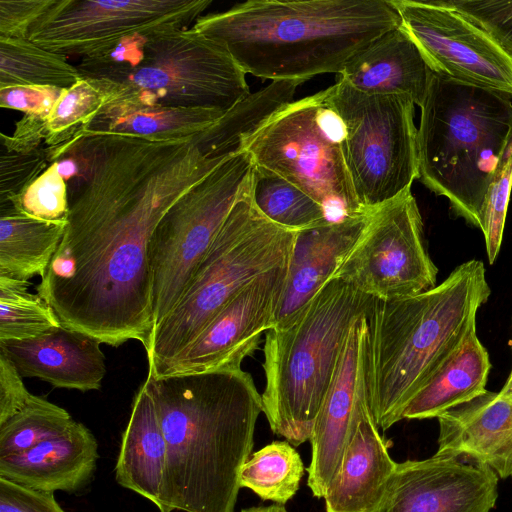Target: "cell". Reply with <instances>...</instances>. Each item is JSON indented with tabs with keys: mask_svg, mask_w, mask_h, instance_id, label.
<instances>
[{
	"mask_svg": "<svg viewBox=\"0 0 512 512\" xmlns=\"http://www.w3.org/2000/svg\"><path fill=\"white\" fill-rule=\"evenodd\" d=\"M55 0H0V36L28 38L32 26Z\"/></svg>",
	"mask_w": 512,
	"mask_h": 512,
	"instance_id": "cell-38",
	"label": "cell"
},
{
	"mask_svg": "<svg viewBox=\"0 0 512 512\" xmlns=\"http://www.w3.org/2000/svg\"><path fill=\"white\" fill-rule=\"evenodd\" d=\"M372 302L331 278L286 324L266 331L263 413L273 433L294 447L310 439L349 327Z\"/></svg>",
	"mask_w": 512,
	"mask_h": 512,
	"instance_id": "cell-7",
	"label": "cell"
},
{
	"mask_svg": "<svg viewBox=\"0 0 512 512\" xmlns=\"http://www.w3.org/2000/svg\"><path fill=\"white\" fill-rule=\"evenodd\" d=\"M419 49L401 25L371 42L338 75L370 95H401L421 106L430 74Z\"/></svg>",
	"mask_w": 512,
	"mask_h": 512,
	"instance_id": "cell-23",
	"label": "cell"
},
{
	"mask_svg": "<svg viewBox=\"0 0 512 512\" xmlns=\"http://www.w3.org/2000/svg\"><path fill=\"white\" fill-rule=\"evenodd\" d=\"M511 348H512V340H511ZM510 380H512V367H511V371H510L509 376L506 381H510Z\"/></svg>",
	"mask_w": 512,
	"mask_h": 512,
	"instance_id": "cell-44",
	"label": "cell"
},
{
	"mask_svg": "<svg viewBox=\"0 0 512 512\" xmlns=\"http://www.w3.org/2000/svg\"><path fill=\"white\" fill-rule=\"evenodd\" d=\"M393 3L432 72L512 96V57L481 26L445 0Z\"/></svg>",
	"mask_w": 512,
	"mask_h": 512,
	"instance_id": "cell-14",
	"label": "cell"
},
{
	"mask_svg": "<svg viewBox=\"0 0 512 512\" xmlns=\"http://www.w3.org/2000/svg\"><path fill=\"white\" fill-rule=\"evenodd\" d=\"M252 168L246 151L230 157L183 194L157 224L148 245L154 327L182 298Z\"/></svg>",
	"mask_w": 512,
	"mask_h": 512,
	"instance_id": "cell-11",
	"label": "cell"
},
{
	"mask_svg": "<svg viewBox=\"0 0 512 512\" xmlns=\"http://www.w3.org/2000/svg\"><path fill=\"white\" fill-rule=\"evenodd\" d=\"M251 197L256 208L273 223L301 231L329 222L326 210L306 192L278 174L253 164Z\"/></svg>",
	"mask_w": 512,
	"mask_h": 512,
	"instance_id": "cell-29",
	"label": "cell"
},
{
	"mask_svg": "<svg viewBox=\"0 0 512 512\" xmlns=\"http://www.w3.org/2000/svg\"><path fill=\"white\" fill-rule=\"evenodd\" d=\"M98 443L74 421L61 435L19 454L0 458V477L31 489L74 493L85 487L97 467Z\"/></svg>",
	"mask_w": 512,
	"mask_h": 512,
	"instance_id": "cell-21",
	"label": "cell"
},
{
	"mask_svg": "<svg viewBox=\"0 0 512 512\" xmlns=\"http://www.w3.org/2000/svg\"><path fill=\"white\" fill-rule=\"evenodd\" d=\"M437 275L410 189L371 210L363 231L338 261L331 278L386 300L430 290L437 285Z\"/></svg>",
	"mask_w": 512,
	"mask_h": 512,
	"instance_id": "cell-12",
	"label": "cell"
},
{
	"mask_svg": "<svg viewBox=\"0 0 512 512\" xmlns=\"http://www.w3.org/2000/svg\"><path fill=\"white\" fill-rule=\"evenodd\" d=\"M212 0H55L29 31L38 46L81 59L103 55L125 38L187 28Z\"/></svg>",
	"mask_w": 512,
	"mask_h": 512,
	"instance_id": "cell-13",
	"label": "cell"
},
{
	"mask_svg": "<svg viewBox=\"0 0 512 512\" xmlns=\"http://www.w3.org/2000/svg\"><path fill=\"white\" fill-rule=\"evenodd\" d=\"M297 233L256 208L249 177L182 298L153 328L145 349L148 375L161 376L232 298L258 276L289 262Z\"/></svg>",
	"mask_w": 512,
	"mask_h": 512,
	"instance_id": "cell-8",
	"label": "cell"
},
{
	"mask_svg": "<svg viewBox=\"0 0 512 512\" xmlns=\"http://www.w3.org/2000/svg\"><path fill=\"white\" fill-rule=\"evenodd\" d=\"M481 26L512 57V1L445 0Z\"/></svg>",
	"mask_w": 512,
	"mask_h": 512,
	"instance_id": "cell-37",
	"label": "cell"
},
{
	"mask_svg": "<svg viewBox=\"0 0 512 512\" xmlns=\"http://www.w3.org/2000/svg\"><path fill=\"white\" fill-rule=\"evenodd\" d=\"M300 454L288 441H273L251 454L240 470V487L262 500L286 504L297 493L304 475Z\"/></svg>",
	"mask_w": 512,
	"mask_h": 512,
	"instance_id": "cell-30",
	"label": "cell"
},
{
	"mask_svg": "<svg viewBox=\"0 0 512 512\" xmlns=\"http://www.w3.org/2000/svg\"><path fill=\"white\" fill-rule=\"evenodd\" d=\"M29 281L0 277V342L36 337L61 326L52 307L28 291Z\"/></svg>",
	"mask_w": 512,
	"mask_h": 512,
	"instance_id": "cell-31",
	"label": "cell"
},
{
	"mask_svg": "<svg viewBox=\"0 0 512 512\" xmlns=\"http://www.w3.org/2000/svg\"><path fill=\"white\" fill-rule=\"evenodd\" d=\"M420 108L418 179L481 230L485 196L512 133V96L430 71Z\"/></svg>",
	"mask_w": 512,
	"mask_h": 512,
	"instance_id": "cell-5",
	"label": "cell"
},
{
	"mask_svg": "<svg viewBox=\"0 0 512 512\" xmlns=\"http://www.w3.org/2000/svg\"><path fill=\"white\" fill-rule=\"evenodd\" d=\"M66 225L32 218L13 207L0 208V277L43 278Z\"/></svg>",
	"mask_w": 512,
	"mask_h": 512,
	"instance_id": "cell-27",
	"label": "cell"
},
{
	"mask_svg": "<svg viewBox=\"0 0 512 512\" xmlns=\"http://www.w3.org/2000/svg\"><path fill=\"white\" fill-rule=\"evenodd\" d=\"M491 369L488 351L476 327L405 408L403 419L438 418L486 391Z\"/></svg>",
	"mask_w": 512,
	"mask_h": 512,
	"instance_id": "cell-25",
	"label": "cell"
},
{
	"mask_svg": "<svg viewBox=\"0 0 512 512\" xmlns=\"http://www.w3.org/2000/svg\"><path fill=\"white\" fill-rule=\"evenodd\" d=\"M490 294L484 263L473 259L425 292L373 298L367 315L368 393L379 430L403 419L409 402L476 327Z\"/></svg>",
	"mask_w": 512,
	"mask_h": 512,
	"instance_id": "cell-4",
	"label": "cell"
},
{
	"mask_svg": "<svg viewBox=\"0 0 512 512\" xmlns=\"http://www.w3.org/2000/svg\"><path fill=\"white\" fill-rule=\"evenodd\" d=\"M498 477L486 466L434 454L397 463L375 512H490Z\"/></svg>",
	"mask_w": 512,
	"mask_h": 512,
	"instance_id": "cell-17",
	"label": "cell"
},
{
	"mask_svg": "<svg viewBox=\"0 0 512 512\" xmlns=\"http://www.w3.org/2000/svg\"><path fill=\"white\" fill-rule=\"evenodd\" d=\"M97 339L63 325L36 337L0 342L22 377H37L58 388L99 390L106 374Z\"/></svg>",
	"mask_w": 512,
	"mask_h": 512,
	"instance_id": "cell-19",
	"label": "cell"
},
{
	"mask_svg": "<svg viewBox=\"0 0 512 512\" xmlns=\"http://www.w3.org/2000/svg\"><path fill=\"white\" fill-rule=\"evenodd\" d=\"M436 454L486 466L498 479L512 477V380L486 390L438 418Z\"/></svg>",
	"mask_w": 512,
	"mask_h": 512,
	"instance_id": "cell-18",
	"label": "cell"
},
{
	"mask_svg": "<svg viewBox=\"0 0 512 512\" xmlns=\"http://www.w3.org/2000/svg\"><path fill=\"white\" fill-rule=\"evenodd\" d=\"M240 512H288L284 505L273 504L270 506H257L242 509Z\"/></svg>",
	"mask_w": 512,
	"mask_h": 512,
	"instance_id": "cell-43",
	"label": "cell"
},
{
	"mask_svg": "<svg viewBox=\"0 0 512 512\" xmlns=\"http://www.w3.org/2000/svg\"><path fill=\"white\" fill-rule=\"evenodd\" d=\"M289 262L258 276L232 298L161 376L241 367L271 327L285 289Z\"/></svg>",
	"mask_w": 512,
	"mask_h": 512,
	"instance_id": "cell-15",
	"label": "cell"
},
{
	"mask_svg": "<svg viewBox=\"0 0 512 512\" xmlns=\"http://www.w3.org/2000/svg\"><path fill=\"white\" fill-rule=\"evenodd\" d=\"M52 164V150L40 146L30 151H1L0 207L11 204Z\"/></svg>",
	"mask_w": 512,
	"mask_h": 512,
	"instance_id": "cell-36",
	"label": "cell"
},
{
	"mask_svg": "<svg viewBox=\"0 0 512 512\" xmlns=\"http://www.w3.org/2000/svg\"><path fill=\"white\" fill-rule=\"evenodd\" d=\"M33 396L14 364L0 353V425L24 409Z\"/></svg>",
	"mask_w": 512,
	"mask_h": 512,
	"instance_id": "cell-41",
	"label": "cell"
},
{
	"mask_svg": "<svg viewBox=\"0 0 512 512\" xmlns=\"http://www.w3.org/2000/svg\"><path fill=\"white\" fill-rule=\"evenodd\" d=\"M68 184L63 239L36 287L61 324L146 349L154 327L148 245L169 208L229 159L204 131L150 141L79 135L58 148Z\"/></svg>",
	"mask_w": 512,
	"mask_h": 512,
	"instance_id": "cell-1",
	"label": "cell"
},
{
	"mask_svg": "<svg viewBox=\"0 0 512 512\" xmlns=\"http://www.w3.org/2000/svg\"><path fill=\"white\" fill-rule=\"evenodd\" d=\"M106 105V97L84 78L63 89L45 124L44 144L56 148L80 135Z\"/></svg>",
	"mask_w": 512,
	"mask_h": 512,
	"instance_id": "cell-33",
	"label": "cell"
},
{
	"mask_svg": "<svg viewBox=\"0 0 512 512\" xmlns=\"http://www.w3.org/2000/svg\"><path fill=\"white\" fill-rule=\"evenodd\" d=\"M511 189L512 133L494 171L482 208L481 231L490 264L496 261L501 249Z\"/></svg>",
	"mask_w": 512,
	"mask_h": 512,
	"instance_id": "cell-34",
	"label": "cell"
},
{
	"mask_svg": "<svg viewBox=\"0 0 512 512\" xmlns=\"http://www.w3.org/2000/svg\"><path fill=\"white\" fill-rule=\"evenodd\" d=\"M369 410L368 321L363 315L349 327L309 439L307 485L315 497L324 498L360 419Z\"/></svg>",
	"mask_w": 512,
	"mask_h": 512,
	"instance_id": "cell-16",
	"label": "cell"
},
{
	"mask_svg": "<svg viewBox=\"0 0 512 512\" xmlns=\"http://www.w3.org/2000/svg\"><path fill=\"white\" fill-rule=\"evenodd\" d=\"M370 212L298 231L285 289L271 327H281L331 279L338 261L354 245Z\"/></svg>",
	"mask_w": 512,
	"mask_h": 512,
	"instance_id": "cell-20",
	"label": "cell"
},
{
	"mask_svg": "<svg viewBox=\"0 0 512 512\" xmlns=\"http://www.w3.org/2000/svg\"><path fill=\"white\" fill-rule=\"evenodd\" d=\"M46 119L25 115L16 123L13 134H0L1 147L8 151H30L41 146L45 140Z\"/></svg>",
	"mask_w": 512,
	"mask_h": 512,
	"instance_id": "cell-42",
	"label": "cell"
},
{
	"mask_svg": "<svg viewBox=\"0 0 512 512\" xmlns=\"http://www.w3.org/2000/svg\"><path fill=\"white\" fill-rule=\"evenodd\" d=\"M391 442L376 426L371 410L360 419L325 496L326 512H375L382 502L397 463Z\"/></svg>",
	"mask_w": 512,
	"mask_h": 512,
	"instance_id": "cell-22",
	"label": "cell"
},
{
	"mask_svg": "<svg viewBox=\"0 0 512 512\" xmlns=\"http://www.w3.org/2000/svg\"><path fill=\"white\" fill-rule=\"evenodd\" d=\"M327 93L343 125L346 164L361 206L370 211L410 190L418 179L415 103L366 94L340 79Z\"/></svg>",
	"mask_w": 512,
	"mask_h": 512,
	"instance_id": "cell-10",
	"label": "cell"
},
{
	"mask_svg": "<svg viewBox=\"0 0 512 512\" xmlns=\"http://www.w3.org/2000/svg\"><path fill=\"white\" fill-rule=\"evenodd\" d=\"M342 122L327 89L285 105L245 142L253 164L298 186L329 221L367 213L358 201L344 154ZM371 211V210H370Z\"/></svg>",
	"mask_w": 512,
	"mask_h": 512,
	"instance_id": "cell-9",
	"label": "cell"
},
{
	"mask_svg": "<svg viewBox=\"0 0 512 512\" xmlns=\"http://www.w3.org/2000/svg\"><path fill=\"white\" fill-rule=\"evenodd\" d=\"M0 512H65L54 493L21 486L0 477Z\"/></svg>",
	"mask_w": 512,
	"mask_h": 512,
	"instance_id": "cell-40",
	"label": "cell"
},
{
	"mask_svg": "<svg viewBox=\"0 0 512 512\" xmlns=\"http://www.w3.org/2000/svg\"><path fill=\"white\" fill-rule=\"evenodd\" d=\"M62 90L49 86H11L1 88L0 106L47 120Z\"/></svg>",
	"mask_w": 512,
	"mask_h": 512,
	"instance_id": "cell-39",
	"label": "cell"
},
{
	"mask_svg": "<svg viewBox=\"0 0 512 512\" xmlns=\"http://www.w3.org/2000/svg\"><path fill=\"white\" fill-rule=\"evenodd\" d=\"M66 57L44 49L28 38L0 36V89L11 86H49L66 89L81 79Z\"/></svg>",
	"mask_w": 512,
	"mask_h": 512,
	"instance_id": "cell-28",
	"label": "cell"
},
{
	"mask_svg": "<svg viewBox=\"0 0 512 512\" xmlns=\"http://www.w3.org/2000/svg\"><path fill=\"white\" fill-rule=\"evenodd\" d=\"M20 212L47 222L67 223L68 184L57 162L52 163L22 194L9 205Z\"/></svg>",
	"mask_w": 512,
	"mask_h": 512,
	"instance_id": "cell-35",
	"label": "cell"
},
{
	"mask_svg": "<svg viewBox=\"0 0 512 512\" xmlns=\"http://www.w3.org/2000/svg\"><path fill=\"white\" fill-rule=\"evenodd\" d=\"M226 113L116 101L105 105L80 135L123 134L150 141L185 139L206 131Z\"/></svg>",
	"mask_w": 512,
	"mask_h": 512,
	"instance_id": "cell-26",
	"label": "cell"
},
{
	"mask_svg": "<svg viewBox=\"0 0 512 512\" xmlns=\"http://www.w3.org/2000/svg\"><path fill=\"white\" fill-rule=\"evenodd\" d=\"M73 422L64 408L34 395L24 409L0 425V458L22 453L59 436Z\"/></svg>",
	"mask_w": 512,
	"mask_h": 512,
	"instance_id": "cell-32",
	"label": "cell"
},
{
	"mask_svg": "<svg viewBox=\"0 0 512 512\" xmlns=\"http://www.w3.org/2000/svg\"><path fill=\"white\" fill-rule=\"evenodd\" d=\"M77 68L103 92L106 105L121 101L228 112L251 93L227 48L193 28L133 35L96 59L81 60Z\"/></svg>",
	"mask_w": 512,
	"mask_h": 512,
	"instance_id": "cell-6",
	"label": "cell"
},
{
	"mask_svg": "<svg viewBox=\"0 0 512 512\" xmlns=\"http://www.w3.org/2000/svg\"><path fill=\"white\" fill-rule=\"evenodd\" d=\"M163 431L167 458L160 512H234L240 470L252 454L263 412L241 367L170 374L144 382Z\"/></svg>",
	"mask_w": 512,
	"mask_h": 512,
	"instance_id": "cell-2",
	"label": "cell"
},
{
	"mask_svg": "<svg viewBox=\"0 0 512 512\" xmlns=\"http://www.w3.org/2000/svg\"><path fill=\"white\" fill-rule=\"evenodd\" d=\"M167 446L158 415L142 385L134 397L115 466L117 482L156 507L164 481Z\"/></svg>",
	"mask_w": 512,
	"mask_h": 512,
	"instance_id": "cell-24",
	"label": "cell"
},
{
	"mask_svg": "<svg viewBox=\"0 0 512 512\" xmlns=\"http://www.w3.org/2000/svg\"><path fill=\"white\" fill-rule=\"evenodd\" d=\"M400 25L393 0H249L202 15L192 28L223 44L245 74L301 83L339 75Z\"/></svg>",
	"mask_w": 512,
	"mask_h": 512,
	"instance_id": "cell-3",
	"label": "cell"
}]
</instances>
